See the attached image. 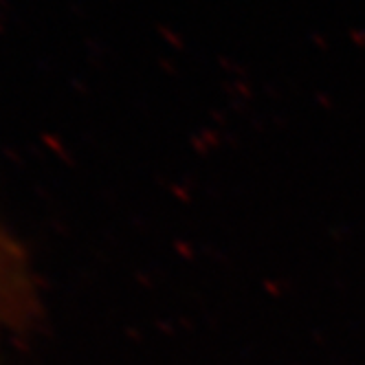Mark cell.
<instances>
[{
  "instance_id": "cell-1",
  "label": "cell",
  "mask_w": 365,
  "mask_h": 365,
  "mask_svg": "<svg viewBox=\"0 0 365 365\" xmlns=\"http://www.w3.org/2000/svg\"><path fill=\"white\" fill-rule=\"evenodd\" d=\"M31 295L24 257L7 233L0 231V361L7 339L27 322Z\"/></svg>"
}]
</instances>
